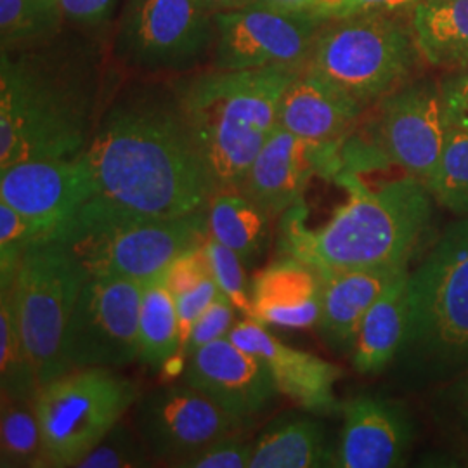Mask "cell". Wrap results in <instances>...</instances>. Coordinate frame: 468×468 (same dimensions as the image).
Returning <instances> with one entry per match:
<instances>
[{"label":"cell","mask_w":468,"mask_h":468,"mask_svg":"<svg viewBox=\"0 0 468 468\" xmlns=\"http://www.w3.org/2000/svg\"><path fill=\"white\" fill-rule=\"evenodd\" d=\"M84 156L96 197L139 214L187 216L216 197L174 82L123 87L101 112Z\"/></svg>","instance_id":"6da1fadb"},{"label":"cell","mask_w":468,"mask_h":468,"mask_svg":"<svg viewBox=\"0 0 468 468\" xmlns=\"http://www.w3.org/2000/svg\"><path fill=\"white\" fill-rule=\"evenodd\" d=\"M84 35L0 52V168L84 154L100 120L104 71Z\"/></svg>","instance_id":"7a4b0ae2"},{"label":"cell","mask_w":468,"mask_h":468,"mask_svg":"<svg viewBox=\"0 0 468 468\" xmlns=\"http://www.w3.org/2000/svg\"><path fill=\"white\" fill-rule=\"evenodd\" d=\"M335 183L347 193L319 228L307 226L303 201L282 216L278 253L318 272L404 269L432 220V193L410 174L371 186L361 172L342 168Z\"/></svg>","instance_id":"3957f363"},{"label":"cell","mask_w":468,"mask_h":468,"mask_svg":"<svg viewBox=\"0 0 468 468\" xmlns=\"http://www.w3.org/2000/svg\"><path fill=\"white\" fill-rule=\"evenodd\" d=\"M297 73L286 68H214L174 82L216 195L239 191L278 125L280 100Z\"/></svg>","instance_id":"277c9868"},{"label":"cell","mask_w":468,"mask_h":468,"mask_svg":"<svg viewBox=\"0 0 468 468\" xmlns=\"http://www.w3.org/2000/svg\"><path fill=\"white\" fill-rule=\"evenodd\" d=\"M207 210L162 218L92 197L54 236L89 278L117 276L144 284L164 274L177 255L205 243L210 234Z\"/></svg>","instance_id":"5b68a950"},{"label":"cell","mask_w":468,"mask_h":468,"mask_svg":"<svg viewBox=\"0 0 468 468\" xmlns=\"http://www.w3.org/2000/svg\"><path fill=\"white\" fill-rule=\"evenodd\" d=\"M415 37L390 13L332 17L305 69L365 112L408 84L417 61Z\"/></svg>","instance_id":"8992f818"},{"label":"cell","mask_w":468,"mask_h":468,"mask_svg":"<svg viewBox=\"0 0 468 468\" xmlns=\"http://www.w3.org/2000/svg\"><path fill=\"white\" fill-rule=\"evenodd\" d=\"M139 387L115 368L71 369L40 385L35 411L42 467H77L139 399Z\"/></svg>","instance_id":"52a82bcc"},{"label":"cell","mask_w":468,"mask_h":468,"mask_svg":"<svg viewBox=\"0 0 468 468\" xmlns=\"http://www.w3.org/2000/svg\"><path fill=\"white\" fill-rule=\"evenodd\" d=\"M404 347L437 365L468 367V218L452 224L410 271Z\"/></svg>","instance_id":"ba28073f"},{"label":"cell","mask_w":468,"mask_h":468,"mask_svg":"<svg viewBox=\"0 0 468 468\" xmlns=\"http://www.w3.org/2000/svg\"><path fill=\"white\" fill-rule=\"evenodd\" d=\"M89 272L67 245L48 236L27 250L11 290L17 326L40 384L65 375L68 321Z\"/></svg>","instance_id":"9c48e42d"},{"label":"cell","mask_w":468,"mask_h":468,"mask_svg":"<svg viewBox=\"0 0 468 468\" xmlns=\"http://www.w3.org/2000/svg\"><path fill=\"white\" fill-rule=\"evenodd\" d=\"M216 13L201 0H129L113 56L144 73L187 71L216 46Z\"/></svg>","instance_id":"30bf717a"},{"label":"cell","mask_w":468,"mask_h":468,"mask_svg":"<svg viewBox=\"0 0 468 468\" xmlns=\"http://www.w3.org/2000/svg\"><path fill=\"white\" fill-rule=\"evenodd\" d=\"M214 68L259 69L307 67L323 27L321 13L290 11L264 2L216 13Z\"/></svg>","instance_id":"8fae6325"},{"label":"cell","mask_w":468,"mask_h":468,"mask_svg":"<svg viewBox=\"0 0 468 468\" xmlns=\"http://www.w3.org/2000/svg\"><path fill=\"white\" fill-rule=\"evenodd\" d=\"M143 284L117 276H90L68 321L63 361L68 371L120 368L139 361Z\"/></svg>","instance_id":"7c38bea8"},{"label":"cell","mask_w":468,"mask_h":468,"mask_svg":"<svg viewBox=\"0 0 468 468\" xmlns=\"http://www.w3.org/2000/svg\"><path fill=\"white\" fill-rule=\"evenodd\" d=\"M134 408L137 434L154 462L167 467L222 437L241 434L250 425L185 382L148 390L139 396Z\"/></svg>","instance_id":"4fadbf2b"},{"label":"cell","mask_w":468,"mask_h":468,"mask_svg":"<svg viewBox=\"0 0 468 468\" xmlns=\"http://www.w3.org/2000/svg\"><path fill=\"white\" fill-rule=\"evenodd\" d=\"M371 108H375V118L369 144L390 165L429 185L448 134L441 85H402Z\"/></svg>","instance_id":"5bb4252c"},{"label":"cell","mask_w":468,"mask_h":468,"mask_svg":"<svg viewBox=\"0 0 468 468\" xmlns=\"http://www.w3.org/2000/svg\"><path fill=\"white\" fill-rule=\"evenodd\" d=\"M344 144L316 143L276 125L259 151L239 193L271 218H282L303 201L314 177L334 179L344 168Z\"/></svg>","instance_id":"9a60e30c"},{"label":"cell","mask_w":468,"mask_h":468,"mask_svg":"<svg viewBox=\"0 0 468 468\" xmlns=\"http://www.w3.org/2000/svg\"><path fill=\"white\" fill-rule=\"evenodd\" d=\"M92 197L96 187L84 154L0 168V200L30 218L44 238L58 233Z\"/></svg>","instance_id":"2e32d148"},{"label":"cell","mask_w":468,"mask_h":468,"mask_svg":"<svg viewBox=\"0 0 468 468\" xmlns=\"http://www.w3.org/2000/svg\"><path fill=\"white\" fill-rule=\"evenodd\" d=\"M183 380L226 413L247 421L264 413L280 394L266 363L229 336L195 352L186 363Z\"/></svg>","instance_id":"e0dca14e"},{"label":"cell","mask_w":468,"mask_h":468,"mask_svg":"<svg viewBox=\"0 0 468 468\" xmlns=\"http://www.w3.org/2000/svg\"><path fill=\"white\" fill-rule=\"evenodd\" d=\"M229 338L238 347L266 363L280 394L286 399L316 415L342 411V404L335 398V385L344 371L334 363L286 346L269 334L266 324L251 318L236 323Z\"/></svg>","instance_id":"ac0fdd59"},{"label":"cell","mask_w":468,"mask_h":468,"mask_svg":"<svg viewBox=\"0 0 468 468\" xmlns=\"http://www.w3.org/2000/svg\"><path fill=\"white\" fill-rule=\"evenodd\" d=\"M344 427L336 467L394 468L404 465L411 441L408 420L392 402L357 398L342 406Z\"/></svg>","instance_id":"d6986e66"},{"label":"cell","mask_w":468,"mask_h":468,"mask_svg":"<svg viewBox=\"0 0 468 468\" xmlns=\"http://www.w3.org/2000/svg\"><path fill=\"white\" fill-rule=\"evenodd\" d=\"M321 276L293 257H280L250 284V318L266 326L313 328L321 314Z\"/></svg>","instance_id":"ffe728a7"},{"label":"cell","mask_w":468,"mask_h":468,"mask_svg":"<svg viewBox=\"0 0 468 468\" xmlns=\"http://www.w3.org/2000/svg\"><path fill=\"white\" fill-rule=\"evenodd\" d=\"M363 112L359 104L303 68L284 89L278 127L309 141L344 144Z\"/></svg>","instance_id":"44dd1931"},{"label":"cell","mask_w":468,"mask_h":468,"mask_svg":"<svg viewBox=\"0 0 468 468\" xmlns=\"http://www.w3.org/2000/svg\"><path fill=\"white\" fill-rule=\"evenodd\" d=\"M406 269H354L319 272L321 314L318 330L323 340L342 354H351L356 334L369 307Z\"/></svg>","instance_id":"7402d4cb"},{"label":"cell","mask_w":468,"mask_h":468,"mask_svg":"<svg viewBox=\"0 0 468 468\" xmlns=\"http://www.w3.org/2000/svg\"><path fill=\"white\" fill-rule=\"evenodd\" d=\"M408 278L410 269L385 288L363 319L349 354L359 373L382 371L404 347L410 324Z\"/></svg>","instance_id":"603a6c76"},{"label":"cell","mask_w":468,"mask_h":468,"mask_svg":"<svg viewBox=\"0 0 468 468\" xmlns=\"http://www.w3.org/2000/svg\"><path fill=\"white\" fill-rule=\"evenodd\" d=\"M318 467H336V452L316 420L284 415L253 441L250 468Z\"/></svg>","instance_id":"cb8c5ba5"},{"label":"cell","mask_w":468,"mask_h":468,"mask_svg":"<svg viewBox=\"0 0 468 468\" xmlns=\"http://www.w3.org/2000/svg\"><path fill=\"white\" fill-rule=\"evenodd\" d=\"M413 37L431 65L468 68V0H420L413 11Z\"/></svg>","instance_id":"d4e9b609"},{"label":"cell","mask_w":468,"mask_h":468,"mask_svg":"<svg viewBox=\"0 0 468 468\" xmlns=\"http://www.w3.org/2000/svg\"><path fill=\"white\" fill-rule=\"evenodd\" d=\"M207 214L208 236L231 249L245 266L255 264L266 253L272 218L239 191L218 193Z\"/></svg>","instance_id":"484cf974"},{"label":"cell","mask_w":468,"mask_h":468,"mask_svg":"<svg viewBox=\"0 0 468 468\" xmlns=\"http://www.w3.org/2000/svg\"><path fill=\"white\" fill-rule=\"evenodd\" d=\"M181 351L176 297L168 290L165 272L143 284L139 309V361L151 369H162Z\"/></svg>","instance_id":"4316f807"},{"label":"cell","mask_w":468,"mask_h":468,"mask_svg":"<svg viewBox=\"0 0 468 468\" xmlns=\"http://www.w3.org/2000/svg\"><path fill=\"white\" fill-rule=\"evenodd\" d=\"M40 378L17 326L11 290L0 292V396L34 402Z\"/></svg>","instance_id":"83f0119b"},{"label":"cell","mask_w":468,"mask_h":468,"mask_svg":"<svg viewBox=\"0 0 468 468\" xmlns=\"http://www.w3.org/2000/svg\"><path fill=\"white\" fill-rule=\"evenodd\" d=\"M65 21L59 0H0L2 50L44 44L63 32Z\"/></svg>","instance_id":"f1b7e54d"},{"label":"cell","mask_w":468,"mask_h":468,"mask_svg":"<svg viewBox=\"0 0 468 468\" xmlns=\"http://www.w3.org/2000/svg\"><path fill=\"white\" fill-rule=\"evenodd\" d=\"M0 467H42V437L34 402L0 399Z\"/></svg>","instance_id":"f546056e"},{"label":"cell","mask_w":468,"mask_h":468,"mask_svg":"<svg viewBox=\"0 0 468 468\" xmlns=\"http://www.w3.org/2000/svg\"><path fill=\"white\" fill-rule=\"evenodd\" d=\"M427 187L441 207L468 218V133L450 122L442 156Z\"/></svg>","instance_id":"4dcf8cb0"},{"label":"cell","mask_w":468,"mask_h":468,"mask_svg":"<svg viewBox=\"0 0 468 468\" xmlns=\"http://www.w3.org/2000/svg\"><path fill=\"white\" fill-rule=\"evenodd\" d=\"M42 238L30 218L0 200V292L13 286L25 253Z\"/></svg>","instance_id":"1f68e13d"},{"label":"cell","mask_w":468,"mask_h":468,"mask_svg":"<svg viewBox=\"0 0 468 468\" xmlns=\"http://www.w3.org/2000/svg\"><path fill=\"white\" fill-rule=\"evenodd\" d=\"M153 462L154 458L135 427L133 431L120 421L77 468H144L153 467Z\"/></svg>","instance_id":"d6a6232c"},{"label":"cell","mask_w":468,"mask_h":468,"mask_svg":"<svg viewBox=\"0 0 468 468\" xmlns=\"http://www.w3.org/2000/svg\"><path fill=\"white\" fill-rule=\"evenodd\" d=\"M203 245L210 259L212 276L218 282L220 292L231 301L236 311L245 314V318H250V286L245 278V264L231 249L224 247L210 236L205 239Z\"/></svg>","instance_id":"836d02e7"},{"label":"cell","mask_w":468,"mask_h":468,"mask_svg":"<svg viewBox=\"0 0 468 468\" xmlns=\"http://www.w3.org/2000/svg\"><path fill=\"white\" fill-rule=\"evenodd\" d=\"M253 442L239 434L222 437L177 462L176 468H250Z\"/></svg>","instance_id":"e575fe53"},{"label":"cell","mask_w":468,"mask_h":468,"mask_svg":"<svg viewBox=\"0 0 468 468\" xmlns=\"http://www.w3.org/2000/svg\"><path fill=\"white\" fill-rule=\"evenodd\" d=\"M234 311L236 307L222 293L218 301L212 302L207 307V311L197 321L185 347L179 351V354H183L186 359H189L195 352L200 351L201 347L216 342L218 338L229 336L236 324Z\"/></svg>","instance_id":"d590c367"},{"label":"cell","mask_w":468,"mask_h":468,"mask_svg":"<svg viewBox=\"0 0 468 468\" xmlns=\"http://www.w3.org/2000/svg\"><path fill=\"white\" fill-rule=\"evenodd\" d=\"M212 278V266L205 245L193 247L177 255L165 271V282L174 297L197 288L205 280Z\"/></svg>","instance_id":"8d00e7d4"},{"label":"cell","mask_w":468,"mask_h":468,"mask_svg":"<svg viewBox=\"0 0 468 468\" xmlns=\"http://www.w3.org/2000/svg\"><path fill=\"white\" fill-rule=\"evenodd\" d=\"M222 295L218 282L212 278L205 280L197 288L186 292L183 295L176 297L177 305V318H179V336H181V349L185 347L193 326L200 319L207 307Z\"/></svg>","instance_id":"74e56055"},{"label":"cell","mask_w":468,"mask_h":468,"mask_svg":"<svg viewBox=\"0 0 468 468\" xmlns=\"http://www.w3.org/2000/svg\"><path fill=\"white\" fill-rule=\"evenodd\" d=\"M65 19L84 28H94L112 16L117 0H59Z\"/></svg>","instance_id":"f35d334b"},{"label":"cell","mask_w":468,"mask_h":468,"mask_svg":"<svg viewBox=\"0 0 468 468\" xmlns=\"http://www.w3.org/2000/svg\"><path fill=\"white\" fill-rule=\"evenodd\" d=\"M448 122L468 133V71L441 84Z\"/></svg>","instance_id":"ab89813d"},{"label":"cell","mask_w":468,"mask_h":468,"mask_svg":"<svg viewBox=\"0 0 468 468\" xmlns=\"http://www.w3.org/2000/svg\"><path fill=\"white\" fill-rule=\"evenodd\" d=\"M413 4L417 5L419 0H342L332 17L352 16L361 13H396Z\"/></svg>","instance_id":"60d3db41"},{"label":"cell","mask_w":468,"mask_h":468,"mask_svg":"<svg viewBox=\"0 0 468 468\" xmlns=\"http://www.w3.org/2000/svg\"><path fill=\"white\" fill-rule=\"evenodd\" d=\"M259 2L271 4L282 9H290V11H309V13L324 15V0H259Z\"/></svg>","instance_id":"b9f144b4"},{"label":"cell","mask_w":468,"mask_h":468,"mask_svg":"<svg viewBox=\"0 0 468 468\" xmlns=\"http://www.w3.org/2000/svg\"><path fill=\"white\" fill-rule=\"evenodd\" d=\"M212 13H220V11H229V9H238L245 7L249 4H253L257 0H201Z\"/></svg>","instance_id":"7bdbcfd3"},{"label":"cell","mask_w":468,"mask_h":468,"mask_svg":"<svg viewBox=\"0 0 468 468\" xmlns=\"http://www.w3.org/2000/svg\"><path fill=\"white\" fill-rule=\"evenodd\" d=\"M342 4V0H324V15L332 19L335 9Z\"/></svg>","instance_id":"ee69618b"},{"label":"cell","mask_w":468,"mask_h":468,"mask_svg":"<svg viewBox=\"0 0 468 468\" xmlns=\"http://www.w3.org/2000/svg\"><path fill=\"white\" fill-rule=\"evenodd\" d=\"M419 2H420V0H419Z\"/></svg>","instance_id":"f6af8a7d"}]
</instances>
